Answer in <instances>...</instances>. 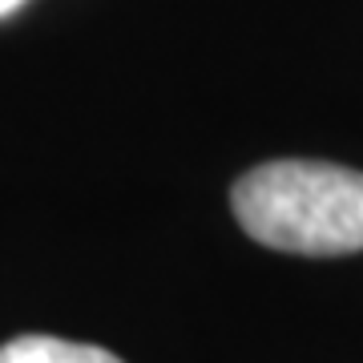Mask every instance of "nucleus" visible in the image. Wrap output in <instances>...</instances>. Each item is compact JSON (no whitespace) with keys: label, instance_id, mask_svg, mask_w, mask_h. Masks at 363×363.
Here are the masks:
<instances>
[{"label":"nucleus","instance_id":"nucleus-1","mask_svg":"<svg viewBox=\"0 0 363 363\" xmlns=\"http://www.w3.org/2000/svg\"><path fill=\"white\" fill-rule=\"evenodd\" d=\"M238 226L271 250L335 259L363 250V174L331 162H267L234 182Z\"/></svg>","mask_w":363,"mask_h":363},{"label":"nucleus","instance_id":"nucleus-2","mask_svg":"<svg viewBox=\"0 0 363 363\" xmlns=\"http://www.w3.org/2000/svg\"><path fill=\"white\" fill-rule=\"evenodd\" d=\"M0 363H121L113 351L57 335H21L0 347Z\"/></svg>","mask_w":363,"mask_h":363},{"label":"nucleus","instance_id":"nucleus-3","mask_svg":"<svg viewBox=\"0 0 363 363\" xmlns=\"http://www.w3.org/2000/svg\"><path fill=\"white\" fill-rule=\"evenodd\" d=\"M21 4H25V0H0V16L16 13V9H21Z\"/></svg>","mask_w":363,"mask_h":363}]
</instances>
